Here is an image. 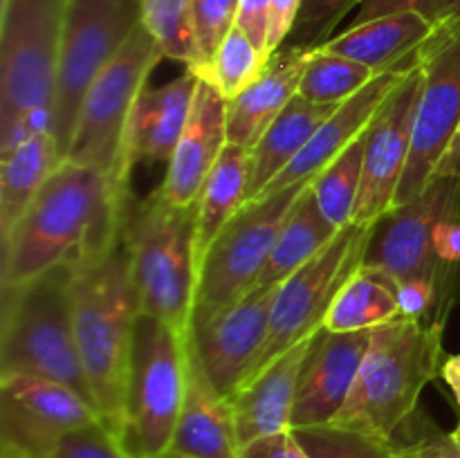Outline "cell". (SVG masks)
I'll return each mask as SVG.
<instances>
[{
	"instance_id": "cell-1",
	"label": "cell",
	"mask_w": 460,
	"mask_h": 458,
	"mask_svg": "<svg viewBox=\"0 0 460 458\" xmlns=\"http://www.w3.org/2000/svg\"><path fill=\"white\" fill-rule=\"evenodd\" d=\"M130 198L102 171L63 160L3 241V287L102 259L121 241Z\"/></svg>"
},
{
	"instance_id": "cell-2",
	"label": "cell",
	"mask_w": 460,
	"mask_h": 458,
	"mask_svg": "<svg viewBox=\"0 0 460 458\" xmlns=\"http://www.w3.org/2000/svg\"><path fill=\"white\" fill-rule=\"evenodd\" d=\"M72 319L94 407L117 436L139 299L130 277L124 236L102 259L72 269Z\"/></svg>"
},
{
	"instance_id": "cell-3",
	"label": "cell",
	"mask_w": 460,
	"mask_h": 458,
	"mask_svg": "<svg viewBox=\"0 0 460 458\" xmlns=\"http://www.w3.org/2000/svg\"><path fill=\"white\" fill-rule=\"evenodd\" d=\"M443 321L395 319L371 330L349 400L331 425L385 440L411 420L425 386L443 366Z\"/></svg>"
},
{
	"instance_id": "cell-4",
	"label": "cell",
	"mask_w": 460,
	"mask_h": 458,
	"mask_svg": "<svg viewBox=\"0 0 460 458\" xmlns=\"http://www.w3.org/2000/svg\"><path fill=\"white\" fill-rule=\"evenodd\" d=\"M67 3H0V155L31 135L52 133V94Z\"/></svg>"
},
{
	"instance_id": "cell-5",
	"label": "cell",
	"mask_w": 460,
	"mask_h": 458,
	"mask_svg": "<svg viewBox=\"0 0 460 458\" xmlns=\"http://www.w3.org/2000/svg\"><path fill=\"white\" fill-rule=\"evenodd\" d=\"M121 236L139 313L189 330L200 269L198 205L175 207L160 191L144 200L130 198Z\"/></svg>"
},
{
	"instance_id": "cell-6",
	"label": "cell",
	"mask_w": 460,
	"mask_h": 458,
	"mask_svg": "<svg viewBox=\"0 0 460 458\" xmlns=\"http://www.w3.org/2000/svg\"><path fill=\"white\" fill-rule=\"evenodd\" d=\"M70 278L72 268H57L25 286L3 287L0 375L61 382L94 407L76 346Z\"/></svg>"
},
{
	"instance_id": "cell-7",
	"label": "cell",
	"mask_w": 460,
	"mask_h": 458,
	"mask_svg": "<svg viewBox=\"0 0 460 458\" xmlns=\"http://www.w3.org/2000/svg\"><path fill=\"white\" fill-rule=\"evenodd\" d=\"M187 337L189 330L162 319L137 317L115 436L130 458H157L171 449L187 391Z\"/></svg>"
},
{
	"instance_id": "cell-8",
	"label": "cell",
	"mask_w": 460,
	"mask_h": 458,
	"mask_svg": "<svg viewBox=\"0 0 460 458\" xmlns=\"http://www.w3.org/2000/svg\"><path fill=\"white\" fill-rule=\"evenodd\" d=\"M162 58L164 54L157 48L155 39L142 22H137L115 58L103 67L85 92L63 160L93 166L115 180L119 187L130 189L119 180L126 128L139 92Z\"/></svg>"
},
{
	"instance_id": "cell-9",
	"label": "cell",
	"mask_w": 460,
	"mask_h": 458,
	"mask_svg": "<svg viewBox=\"0 0 460 458\" xmlns=\"http://www.w3.org/2000/svg\"><path fill=\"white\" fill-rule=\"evenodd\" d=\"M310 182L313 180L247 202L229 220L200 260L189 326L205 321L254 290L288 214Z\"/></svg>"
},
{
	"instance_id": "cell-10",
	"label": "cell",
	"mask_w": 460,
	"mask_h": 458,
	"mask_svg": "<svg viewBox=\"0 0 460 458\" xmlns=\"http://www.w3.org/2000/svg\"><path fill=\"white\" fill-rule=\"evenodd\" d=\"M373 225L349 223L314 259L279 283L265 344L245 384L277 357L323 328L326 314L346 278L364 263ZM243 384V386H245Z\"/></svg>"
},
{
	"instance_id": "cell-11",
	"label": "cell",
	"mask_w": 460,
	"mask_h": 458,
	"mask_svg": "<svg viewBox=\"0 0 460 458\" xmlns=\"http://www.w3.org/2000/svg\"><path fill=\"white\" fill-rule=\"evenodd\" d=\"M139 22V0H70L52 94V135L66 157L85 92Z\"/></svg>"
},
{
	"instance_id": "cell-12",
	"label": "cell",
	"mask_w": 460,
	"mask_h": 458,
	"mask_svg": "<svg viewBox=\"0 0 460 458\" xmlns=\"http://www.w3.org/2000/svg\"><path fill=\"white\" fill-rule=\"evenodd\" d=\"M454 214H460V182L434 178L422 196L373 223L364 265L385 269L398 283L431 278L443 286L447 272L438 259V232Z\"/></svg>"
},
{
	"instance_id": "cell-13",
	"label": "cell",
	"mask_w": 460,
	"mask_h": 458,
	"mask_svg": "<svg viewBox=\"0 0 460 458\" xmlns=\"http://www.w3.org/2000/svg\"><path fill=\"white\" fill-rule=\"evenodd\" d=\"M97 422H103L97 409L61 382L0 375L3 447L25 458H49L67 434Z\"/></svg>"
},
{
	"instance_id": "cell-14",
	"label": "cell",
	"mask_w": 460,
	"mask_h": 458,
	"mask_svg": "<svg viewBox=\"0 0 460 458\" xmlns=\"http://www.w3.org/2000/svg\"><path fill=\"white\" fill-rule=\"evenodd\" d=\"M422 84H425V72L420 63L411 61L404 79L382 103L368 126L364 178L353 223L373 225L394 209L411 155L413 124H416Z\"/></svg>"
},
{
	"instance_id": "cell-15",
	"label": "cell",
	"mask_w": 460,
	"mask_h": 458,
	"mask_svg": "<svg viewBox=\"0 0 460 458\" xmlns=\"http://www.w3.org/2000/svg\"><path fill=\"white\" fill-rule=\"evenodd\" d=\"M279 286L254 287L236 304L189 326V346L207 380L223 398H232L250 375L270 330Z\"/></svg>"
},
{
	"instance_id": "cell-16",
	"label": "cell",
	"mask_w": 460,
	"mask_h": 458,
	"mask_svg": "<svg viewBox=\"0 0 460 458\" xmlns=\"http://www.w3.org/2000/svg\"><path fill=\"white\" fill-rule=\"evenodd\" d=\"M371 344V330L328 332L322 328L305 359L296 391L292 429L331 425L349 400Z\"/></svg>"
},
{
	"instance_id": "cell-17",
	"label": "cell",
	"mask_w": 460,
	"mask_h": 458,
	"mask_svg": "<svg viewBox=\"0 0 460 458\" xmlns=\"http://www.w3.org/2000/svg\"><path fill=\"white\" fill-rule=\"evenodd\" d=\"M198 84L200 76L193 70H184L157 88L144 85L126 128L119 169L121 184L130 187V173L142 162L169 164L191 115Z\"/></svg>"
},
{
	"instance_id": "cell-18",
	"label": "cell",
	"mask_w": 460,
	"mask_h": 458,
	"mask_svg": "<svg viewBox=\"0 0 460 458\" xmlns=\"http://www.w3.org/2000/svg\"><path fill=\"white\" fill-rule=\"evenodd\" d=\"M227 144V101L211 81L200 79L191 115L157 191L175 207L196 205L205 180Z\"/></svg>"
},
{
	"instance_id": "cell-19",
	"label": "cell",
	"mask_w": 460,
	"mask_h": 458,
	"mask_svg": "<svg viewBox=\"0 0 460 458\" xmlns=\"http://www.w3.org/2000/svg\"><path fill=\"white\" fill-rule=\"evenodd\" d=\"M409 66H411V61H409ZM409 66L400 67V70L382 72L371 84L364 85L358 94L340 103V108L319 126V130L313 135L308 146L299 153V157L265 189L261 198L272 196V193L292 187V184L308 182V180L317 178L335 157H340L371 126L373 117L377 115L382 103L389 99V94L404 79Z\"/></svg>"
},
{
	"instance_id": "cell-20",
	"label": "cell",
	"mask_w": 460,
	"mask_h": 458,
	"mask_svg": "<svg viewBox=\"0 0 460 458\" xmlns=\"http://www.w3.org/2000/svg\"><path fill=\"white\" fill-rule=\"evenodd\" d=\"M317 335L292 346L229 398L241 449L265 436L292 429V411L301 373Z\"/></svg>"
},
{
	"instance_id": "cell-21",
	"label": "cell",
	"mask_w": 460,
	"mask_h": 458,
	"mask_svg": "<svg viewBox=\"0 0 460 458\" xmlns=\"http://www.w3.org/2000/svg\"><path fill=\"white\" fill-rule=\"evenodd\" d=\"M191 458H238L236 425L232 404L207 380L187 337V391L175 425L171 449Z\"/></svg>"
},
{
	"instance_id": "cell-22",
	"label": "cell",
	"mask_w": 460,
	"mask_h": 458,
	"mask_svg": "<svg viewBox=\"0 0 460 458\" xmlns=\"http://www.w3.org/2000/svg\"><path fill=\"white\" fill-rule=\"evenodd\" d=\"M308 52L277 49L270 57L265 72L227 101V142L252 148L265 130L283 112V108L299 94Z\"/></svg>"
},
{
	"instance_id": "cell-23",
	"label": "cell",
	"mask_w": 460,
	"mask_h": 458,
	"mask_svg": "<svg viewBox=\"0 0 460 458\" xmlns=\"http://www.w3.org/2000/svg\"><path fill=\"white\" fill-rule=\"evenodd\" d=\"M436 25L420 13H394L376 21L349 25L322 48L340 57L353 58L377 75L407 67L413 54L429 40Z\"/></svg>"
},
{
	"instance_id": "cell-24",
	"label": "cell",
	"mask_w": 460,
	"mask_h": 458,
	"mask_svg": "<svg viewBox=\"0 0 460 458\" xmlns=\"http://www.w3.org/2000/svg\"><path fill=\"white\" fill-rule=\"evenodd\" d=\"M340 108V103H313L296 94L263 137L250 148V191L247 202L263 196L265 189L299 157L319 126Z\"/></svg>"
},
{
	"instance_id": "cell-25",
	"label": "cell",
	"mask_w": 460,
	"mask_h": 458,
	"mask_svg": "<svg viewBox=\"0 0 460 458\" xmlns=\"http://www.w3.org/2000/svg\"><path fill=\"white\" fill-rule=\"evenodd\" d=\"M61 162V148L49 130L31 135L0 155V241L12 233Z\"/></svg>"
},
{
	"instance_id": "cell-26",
	"label": "cell",
	"mask_w": 460,
	"mask_h": 458,
	"mask_svg": "<svg viewBox=\"0 0 460 458\" xmlns=\"http://www.w3.org/2000/svg\"><path fill=\"white\" fill-rule=\"evenodd\" d=\"M402 319L400 286L389 272L359 265L337 292L323 328L328 332H359Z\"/></svg>"
},
{
	"instance_id": "cell-27",
	"label": "cell",
	"mask_w": 460,
	"mask_h": 458,
	"mask_svg": "<svg viewBox=\"0 0 460 458\" xmlns=\"http://www.w3.org/2000/svg\"><path fill=\"white\" fill-rule=\"evenodd\" d=\"M250 148L227 144L205 180L198 198V256L207 254L211 242L229 220L247 205L250 191Z\"/></svg>"
},
{
	"instance_id": "cell-28",
	"label": "cell",
	"mask_w": 460,
	"mask_h": 458,
	"mask_svg": "<svg viewBox=\"0 0 460 458\" xmlns=\"http://www.w3.org/2000/svg\"><path fill=\"white\" fill-rule=\"evenodd\" d=\"M337 232L340 229L332 227L319 211L310 187L305 189L304 196L296 200V205L288 214L272 247V254H270L268 263H265L263 272L256 281V287L279 286V283L286 281L301 265L314 259L337 236Z\"/></svg>"
},
{
	"instance_id": "cell-29",
	"label": "cell",
	"mask_w": 460,
	"mask_h": 458,
	"mask_svg": "<svg viewBox=\"0 0 460 458\" xmlns=\"http://www.w3.org/2000/svg\"><path fill=\"white\" fill-rule=\"evenodd\" d=\"M367 137L368 128L340 157H335L310 184V191L317 200L319 211L335 229L353 223L355 205H358L364 178Z\"/></svg>"
},
{
	"instance_id": "cell-30",
	"label": "cell",
	"mask_w": 460,
	"mask_h": 458,
	"mask_svg": "<svg viewBox=\"0 0 460 458\" xmlns=\"http://www.w3.org/2000/svg\"><path fill=\"white\" fill-rule=\"evenodd\" d=\"M377 76L376 70L317 48L308 52L299 94L313 103H344Z\"/></svg>"
},
{
	"instance_id": "cell-31",
	"label": "cell",
	"mask_w": 460,
	"mask_h": 458,
	"mask_svg": "<svg viewBox=\"0 0 460 458\" xmlns=\"http://www.w3.org/2000/svg\"><path fill=\"white\" fill-rule=\"evenodd\" d=\"M139 22L155 39L164 58L198 70V40L193 27V0H139Z\"/></svg>"
},
{
	"instance_id": "cell-32",
	"label": "cell",
	"mask_w": 460,
	"mask_h": 458,
	"mask_svg": "<svg viewBox=\"0 0 460 458\" xmlns=\"http://www.w3.org/2000/svg\"><path fill=\"white\" fill-rule=\"evenodd\" d=\"M268 61L270 58H265L250 36L236 25L216 52L207 81L216 85L225 101H232L263 75Z\"/></svg>"
},
{
	"instance_id": "cell-33",
	"label": "cell",
	"mask_w": 460,
	"mask_h": 458,
	"mask_svg": "<svg viewBox=\"0 0 460 458\" xmlns=\"http://www.w3.org/2000/svg\"><path fill=\"white\" fill-rule=\"evenodd\" d=\"M310 458H394L395 440L377 438L340 425L292 429Z\"/></svg>"
},
{
	"instance_id": "cell-34",
	"label": "cell",
	"mask_w": 460,
	"mask_h": 458,
	"mask_svg": "<svg viewBox=\"0 0 460 458\" xmlns=\"http://www.w3.org/2000/svg\"><path fill=\"white\" fill-rule=\"evenodd\" d=\"M362 0H301L299 16L290 36L279 49L313 52L335 36V30L346 13L359 7Z\"/></svg>"
},
{
	"instance_id": "cell-35",
	"label": "cell",
	"mask_w": 460,
	"mask_h": 458,
	"mask_svg": "<svg viewBox=\"0 0 460 458\" xmlns=\"http://www.w3.org/2000/svg\"><path fill=\"white\" fill-rule=\"evenodd\" d=\"M241 0H193V27L198 40V70L200 79H207L216 52L236 27Z\"/></svg>"
},
{
	"instance_id": "cell-36",
	"label": "cell",
	"mask_w": 460,
	"mask_h": 458,
	"mask_svg": "<svg viewBox=\"0 0 460 458\" xmlns=\"http://www.w3.org/2000/svg\"><path fill=\"white\" fill-rule=\"evenodd\" d=\"M49 458H130L103 422L67 434Z\"/></svg>"
},
{
	"instance_id": "cell-37",
	"label": "cell",
	"mask_w": 460,
	"mask_h": 458,
	"mask_svg": "<svg viewBox=\"0 0 460 458\" xmlns=\"http://www.w3.org/2000/svg\"><path fill=\"white\" fill-rule=\"evenodd\" d=\"M460 4V0H362L350 25L376 21L382 16H394V13H420L427 21L438 25L443 18H447Z\"/></svg>"
},
{
	"instance_id": "cell-38",
	"label": "cell",
	"mask_w": 460,
	"mask_h": 458,
	"mask_svg": "<svg viewBox=\"0 0 460 458\" xmlns=\"http://www.w3.org/2000/svg\"><path fill=\"white\" fill-rule=\"evenodd\" d=\"M272 0H241L236 25L250 36L252 43L270 58L268 54V18Z\"/></svg>"
},
{
	"instance_id": "cell-39",
	"label": "cell",
	"mask_w": 460,
	"mask_h": 458,
	"mask_svg": "<svg viewBox=\"0 0 460 458\" xmlns=\"http://www.w3.org/2000/svg\"><path fill=\"white\" fill-rule=\"evenodd\" d=\"M301 0H272L270 4V18H268V54L272 57L286 39L290 36L292 27H295L296 16H299Z\"/></svg>"
},
{
	"instance_id": "cell-40",
	"label": "cell",
	"mask_w": 460,
	"mask_h": 458,
	"mask_svg": "<svg viewBox=\"0 0 460 458\" xmlns=\"http://www.w3.org/2000/svg\"><path fill=\"white\" fill-rule=\"evenodd\" d=\"M290 436L292 429L254 440L241 449L238 458H290Z\"/></svg>"
},
{
	"instance_id": "cell-41",
	"label": "cell",
	"mask_w": 460,
	"mask_h": 458,
	"mask_svg": "<svg viewBox=\"0 0 460 458\" xmlns=\"http://www.w3.org/2000/svg\"><path fill=\"white\" fill-rule=\"evenodd\" d=\"M434 178H452L460 182V121L454 130L452 139H449L447 148H445L443 157L436 164Z\"/></svg>"
},
{
	"instance_id": "cell-42",
	"label": "cell",
	"mask_w": 460,
	"mask_h": 458,
	"mask_svg": "<svg viewBox=\"0 0 460 458\" xmlns=\"http://www.w3.org/2000/svg\"><path fill=\"white\" fill-rule=\"evenodd\" d=\"M394 458H438V452H436L434 443L429 438V425L422 429V434L418 436L411 443L398 445L395 443Z\"/></svg>"
},
{
	"instance_id": "cell-43",
	"label": "cell",
	"mask_w": 460,
	"mask_h": 458,
	"mask_svg": "<svg viewBox=\"0 0 460 458\" xmlns=\"http://www.w3.org/2000/svg\"><path fill=\"white\" fill-rule=\"evenodd\" d=\"M429 438L438 452V458H460V447L452 438V434H443L434 425H429Z\"/></svg>"
},
{
	"instance_id": "cell-44",
	"label": "cell",
	"mask_w": 460,
	"mask_h": 458,
	"mask_svg": "<svg viewBox=\"0 0 460 458\" xmlns=\"http://www.w3.org/2000/svg\"><path fill=\"white\" fill-rule=\"evenodd\" d=\"M0 458H25V456H22V454H18V452H13V449L3 447V449H0Z\"/></svg>"
},
{
	"instance_id": "cell-45",
	"label": "cell",
	"mask_w": 460,
	"mask_h": 458,
	"mask_svg": "<svg viewBox=\"0 0 460 458\" xmlns=\"http://www.w3.org/2000/svg\"><path fill=\"white\" fill-rule=\"evenodd\" d=\"M449 389L454 391V395H456V402H458V407H460V380H454V382H449Z\"/></svg>"
},
{
	"instance_id": "cell-46",
	"label": "cell",
	"mask_w": 460,
	"mask_h": 458,
	"mask_svg": "<svg viewBox=\"0 0 460 458\" xmlns=\"http://www.w3.org/2000/svg\"><path fill=\"white\" fill-rule=\"evenodd\" d=\"M157 458H191V456H182V454H173V452H166V454H162V456H157Z\"/></svg>"
},
{
	"instance_id": "cell-47",
	"label": "cell",
	"mask_w": 460,
	"mask_h": 458,
	"mask_svg": "<svg viewBox=\"0 0 460 458\" xmlns=\"http://www.w3.org/2000/svg\"><path fill=\"white\" fill-rule=\"evenodd\" d=\"M452 438H454V440H456V445H458V447H460V425L456 427V429H454V431H452Z\"/></svg>"
},
{
	"instance_id": "cell-48",
	"label": "cell",
	"mask_w": 460,
	"mask_h": 458,
	"mask_svg": "<svg viewBox=\"0 0 460 458\" xmlns=\"http://www.w3.org/2000/svg\"><path fill=\"white\" fill-rule=\"evenodd\" d=\"M0 3H3V0H0Z\"/></svg>"
}]
</instances>
